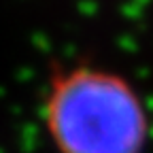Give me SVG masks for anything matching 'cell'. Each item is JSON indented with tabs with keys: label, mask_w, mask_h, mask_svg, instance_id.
<instances>
[{
	"label": "cell",
	"mask_w": 153,
	"mask_h": 153,
	"mask_svg": "<svg viewBox=\"0 0 153 153\" xmlns=\"http://www.w3.org/2000/svg\"><path fill=\"white\" fill-rule=\"evenodd\" d=\"M43 123L57 153H143L149 136L147 108L134 85L89 64L53 70Z\"/></svg>",
	"instance_id": "cell-1"
}]
</instances>
